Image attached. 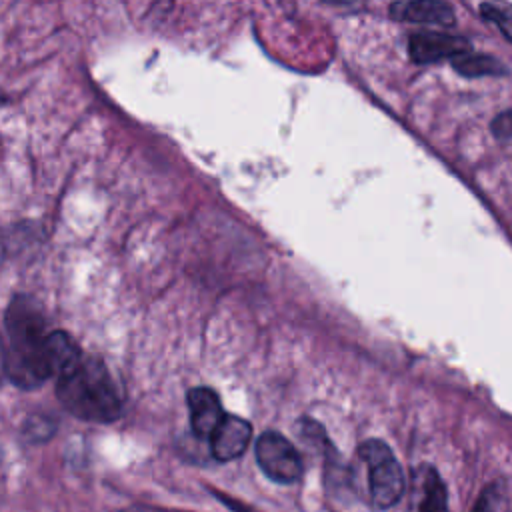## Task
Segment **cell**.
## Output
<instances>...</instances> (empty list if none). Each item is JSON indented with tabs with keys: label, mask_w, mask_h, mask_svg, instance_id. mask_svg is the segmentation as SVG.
I'll use <instances>...</instances> for the list:
<instances>
[{
	"label": "cell",
	"mask_w": 512,
	"mask_h": 512,
	"mask_svg": "<svg viewBox=\"0 0 512 512\" xmlns=\"http://www.w3.org/2000/svg\"><path fill=\"white\" fill-rule=\"evenodd\" d=\"M8 378L20 388H36L50 378L46 362V332L38 304L28 296H16L6 310Z\"/></svg>",
	"instance_id": "cell-1"
},
{
	"label": "cell",
	"mask_w": 512,
	"mask_h": 512,
	"mask_svg": "<svg viewBox=\"0 0 512 512\" xmlns=\"http://www.w3.org/2000/svg\"><path fill=\"white\" fill-rule=\"evenodd\" d=\"M56 392L68 412L90 422H110L122 412L118 388L100 360H84L56 378Z\"/></svg>",
	"instance_id": "cell-2"
},
{
	"label": "cell",
	"mask_w": 512,
	"mask_h": 512,
	"mask_svg": "<svg viewBox=\"0 0 512 512\" xmlns=\"http://www.w3.org/2000/svg\"><path fill=\"white\" fill-rule=\"evenodd\" d=\"M358 456L366 466L370 504L376 510L394 506L404 492V474L388 444L382 440H366L358 448Z\"/></svg>",
	"instance_id": "cell-3"
},
{
	"label": "cell",
	"mask_w": 512,
	"mask_h": 512,
	"mask_svg": "<svg viewBox=\"0 0 512 512\" xmlns=\"http://www.w3.org/2000/svg\"><path fill=\"white\" fill-rule=\"evenodd\" d=\"M256 462L260 470L274 482L290 484L302 474V458L298 450L278 432H264L256 440Z\"/></svg>",
	"instance_id": "cell-4"
},
{
	"label": "cell",
	"mask_w": 512,
	"mask_h": 512,
	"mask_svg": "<svg viewBox=\"0 0 512 512\" xmlns=\"http://www.w3.org/2000/svg\"><path fill=\"white\" fill-rule=\"evenodd\" d=\"M470 50V42L446 32H418L408 40V56L414 64H432L446 58H456Z\"/></svg>",
	"instance_id": "cell-5"
},
{
	"label": "cell",
	"mask_w": 512,
	"mask_h": 512,
	"mask_svg": "<svg viewBox=\"0 0 512 512\" xmlns=\"http://www.w3.org/2000/svg\"><path fill=\"white\" fill-rule=\"evenodd\" d=\"M390 16L400 22L448 28L454 26V10L444 0H394Z\"/></svg>",
	"instance_id": "cell-6"
},
{
	"label": "cell",
	"mask_w": 512,
	"mask_h": 512,
	"mask_svg": "<svg viewBox=\"0 0 512 512\" xmlns=\"http://www.w3.org/2000/svg\"><path fill=\"white\" fill-rule=\"evenodd\" d=\"M250 436H252V428L244 418L224 414L220 424L210 434L212 456L220 462H228L242 456V452L250 442Z\"/></svg>",
	"instance_id": "cell-7"
},
{
	"label": "cell",
	"mask_w": 512,
	"mask_h": 512,
	"mask_svg": "<svg viewBox=\"0 0 512 512\" xmlns=\"http://www.w3.org/2000/svg\"><path fill=\"white\" fill-rule=\"evenodd\" d=\"M410 512H448L446 486L430 466H422L412 474Z\"/></svg>",
	"instance_id": "cell-8"
},
{
	"label": "cell",
	"mask_w": 512,
	"mask_h": 512,
	"mask_svg": "<svg viewBox=\"0 0 512 512\" xmlns=\"http://www.w3.org/2000/svg\"><path fill=\"white\" fill-rule=\"evenodd\" d=\"M188 408H190V424L196 436L204 438L214 432V428L224 418V410L220 398L210 388H192L188 392Z\"/></svg>",
	"instance_id": "cell-9"
},
{
	"label": "cell",
	"mask_w": 512,
	"mask_h": 512,
	"mask_svg": "<svg viewBox=\"0 0 512 512\" xmlns=\"http://www.w3.org/2000/svg\"><path fill=\"white\" fill-rule=\"evenodd\" d=\"M46 362L50 376H64L82 362V354L66 332H50L46 336Z\"/></svg>",
	"instance_id": "cell-10"
},
{
	"label": "cell",
	"mask_w": 512,
	"mask_h": 512,
	"mask_svg": "<svg viewBox=\"0 0 512 512\" xmlns=\"http://www.w3.org/2000/svg\"><path fill=\"white\" fill-rule=\"evenodd\" d=\"M452 68L466 76V78H478V76H494V74H504V66L486 54H470L464 52L456 58H452Z\"/></svg>",
	"instance_id": "cell-11"
},
{
	"label": "cell",
	"mask_w": 512,
	"mask_h": 512,
	"mask_svg": "<svg viewBox=\"0 0 512 512\" xmlns=\"http://www.w3.org/2000/svg\"><path fill=\"white\" fill-rule=\"evenodd\" d=\"M480 16L486 22L494 24L504 34V38L512 42V2L488 0L480 4Z\"/></svg>",
	"instance_id": "cell-12"
},
{
	"label": "cell",
	"mask_w": 512,
	"mask_h": 512,
	"mask_svg": "<svg viewBox=\"0 0 512 512\" xmlns=\"http://www.w3.org/2000/svg\"><path fill=\"white\" fill-rule=\"evenodd\" d=\"M490 130H492V136L498 138V140H508V138H512V108L500 112V114L492 120Z\"/></svg>",
	"instance_id": "cell-13"
},
{
	"label": "cell",
	"mask_w": 512,
	"mask_h": 512,
	"mask_svg": "<svg viewBox=\"0 0 512 512\" xmlns=\"http://www.w3.org/2000/svg\"><path fill=\"white\" fill-rule=\"evenodd\" d=\"M494 504H496V494L492 488H488L476 502L472 512H494Z\"/></svg>",
	"instance_id": "cell-14"
},
{
	"label": "cell",
	"mask_w": 512,
	"mask_h": 512,
	"mask_svg": "<svg viewBox=\"0 0 512 512\" xmlns=\"http://www.w3.org/2000/svg\"><path fill=\"white\" fill-rule=\"evenodd\" d=\"M126 512H172V510H154V508H132Z\"/></svg>",
	"instance_id": "cell-15"
},
{
	"label": "cell",
	"mask_w": 512,
	"mask_h": 512,
	"mask_svg": "<svg viewBox=\"0 0 512 512\" xmlns=\"http://www.w3.org/2000/svg\"><path fill=\"white\" fill-rule=\"evenodd\" d=\"M324 2H330V4H346L350 0H324Z\"/></svg>",
	"instance_id": "cell-16"
}]
</instances>
